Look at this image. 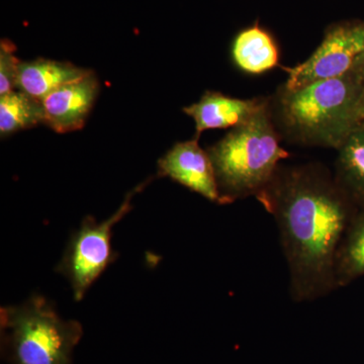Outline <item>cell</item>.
<instances>
[{"label":"cell","mask_w":364,"mask_h":364,"mask_svg":"<svg viewBox=\"0 0 364 364\" xmlns=\"http://www.w3.org/2000/svg\"><path fill=\"white\" fill-rule=\"evenodd\" d=\"M13 42L4 39L0 43V95L18 90L21 60L16 57Z\"/></svg>","instance_id":"obj_15"},{"label":"cell","mask_w":364,"mask_h":364,"mask_svg":"<svg viewBox=\"0 0 364 364\" xmlns=\"http://www.w3.org/2000/svg\"><path fill=\"white\" fill-rule=\"evenodd\" d=\"M355 119L356 124L364 122V86L360 97H359L358 107H356Z\"/></svg>","instance_id":"obj_16"},{"label":"cell","mask_w":364,"mask_h":364,"mask_svg":"<svg viewBox=\"0 0 364 364\" xmlns=\"http://www.w3.org/2000/svg\"><path fill=\"white\" fill-rule=\"evenodd\" d=\"M363 86L353 74L296 90L282 86L270 98L273 123L289 142L337 150L358 124L356 107Z\"/></svg>","instance_id":"obj_2"},{"label":"cell","mask_w":364,"mask_h":364,"mask_svg":"<svg viewBox=\"0 0 364 364\" xmlns=\"http://www.w3.org/2000/svg\"><path fill=\"white\" fill-rule=\"evenodd\" d=\"M364 275V208H358L345 232L335 261L337 289Z\"/></svg>","instance_id":"obj_13"},{"label":"cell","mask_w":364,"mask_h":364,"mask_svg":"<svg viewBox=\"0 0 364 364\" xmlns=\"http://www.w3.org/2000/svg\"><path fill=\"white\" fill-rule=\"evenodd\" d=\"M100 91L95 72L53 91L42 100L44 123L60 134L83 128Z\"/></svg>","instance_id":"obj_8"},{"label":"cell","mask_w":364,"mask_h":364,"mask_svg":"<svg viewBox=\"0 0 364 364\" xmlns=\"http://www.w3.org/2000/svg\"><path fill=\"white\" fill-rule=\"evenodd\" d=\"M363 53L364 21L333 23L310 58L291 68H284L287 79L282 87L296 90L318 81L352 74Z\"/></svg>","instance_id":"obj_6"},{"label":"cell","mask_w":364,"mask_h":364,"mask_svg":"<svg viewBox=\"0 0 364 364\" xmlns=\"http://www.w3.org/2000/svg\"><path fill=\"white\" fill-rule=\"evenodd\" d=\"M158 176L169 177L210 202L224 205L212 160L198 138L176 143L160 158Z\"/></svg>","instance_id":"obj_7"},{"label":"cell","mask_w":364,"mask_h":364,"mask_svg":"<svg viewBox=\"0 0 364 364\" xmlns=\"http://www.w3.org/2000/svg\"><path fill=\"white\" fill-rule=\"evenodd\" d=\"M232 57L236 66L248 74L264 73L279 65L277 41L258 23L244 28L235 37Z\"/></svg>","instance_id":"obj_11"},{"label":"cell","mask_w":364,"mask_h":364,"mask_svg":"<svg viewBox=\"0 0 364 364\" xmlns=\"http://www.w3.org/2000/svg\"><path fill=\"white\" fill-rule=\"evenodd\" d=\"M0 324L11 364H71L83 334L80 323L60 318L51 303L37 294L20 306H2Z\"/></svg>","instance_id":"obj_4"},{"label":"cell","mask_w":364,"mask_h":364,"mask_svg":"<svg viewBox=\"0 0 364 364\" xmlns=\"http://www.w3.org/2000/svg\"><path fill=\"white\" fill-rule=\"evenodd\" d=\"M149 181L139 184L130 191L119 210L109 219L98 223L95 218L87 215L77 231L71 235L55 270L68 279L76 301L83 299L93 282L119 257V254L112 249V229L131 212L132 198L143 191Z\"/></svg>","instance_id":"obj_5"},{"label":"cell","mask_w":364,"mask_h":364,"mask_svg":"<svg viewBox=\"0 0 364 364\" xmlns=\"http://www.w3.org/2000/svg\"><path fill=\"white\" fill-rule=\"evenodd\" d=\"M352 74L355 75L356 77L359 79V80L363 81L364 83V53L363 56L359 58L358 64H356L355 68H354Z\"/></svg>","instance_id":"obj_17"},{"label":"cell","mask_w":364,"mask_h":364,"mask_svg":"<svg viewBox=\"0 0 364 364\" xmlns=\"http://www.w3.org/2000/svg\"><path fill=\"white\" fill-rule=\"evenodd\" d=\"M256 198L279 227L294 301L336 289L337 251L358 208L335 177L320 165L279 166Z\"/></svg>","instance_id":"obj_1"},{"label":"cell","mask_w":364,"mask_h":364,"mask_svg":"<svg viewBox=\"0 0 364 364\" xmlns=\"http://www.w3.org/2000/svg\"><path fill=\"white\" fill-rule=\"evenodd\" d=\"M90 72L69 62L44 58L21 61L18 69V90L42 102L53 91L85 77Z\"/></svg>","instance_id":"obj_10"},{"label":"cell","mask_w":364,"mask_h":364,"mask_svg":"<svg viewBox=\"0 0 364 364\" xmlns=\"http://www.w3.org/2000/svg\"><path fill=\"white\" fill-rule=\"evenodd\" d=\"M269 105L207 150L224 205L256 198L272 182L280 161L289 157L280 146Z\"/></svg>","instance_id":"obj_3"},{"label":"cell","mask_w":364,"mask_h":364,"mask_svg":"<svg viewBox=\"0 0 364 364\" xmlns=\"http://www.w3.org/2000/svg\"><path fill=\"white\" fill-rule=\"evenodd\" d=\"M270 98L240 100L217 91H205L196 104L183 107V112L193 117L196 124L195 138L203 131L236 128L269 105Z\"/></svg>","instance_id":"obj_9"},{"label":"cell","mask_w":364,"mask_h":364,"mask_svg":"<svg viewBox=\"0 0 364 364\" xmlns=\"http://www.w3.org/2000/svg\"><path fill=\"white\" fill-rule=\"evenodd\" d=\"M44 123L42 102L21 90L0 95V134L11 135Z\"/></svg>","instance_id":"obj_14"},{"label":"cell","mask_w":364,"mask_h":364,"mask_svg":"<svg viewBox=\"0 0 364 364\" xmlns=\"http://www.w3.org/2000/svg\"><path fill=\"white\" fill-rule=\"evenodd\" d=\"M335 179L358 208H364V122L352 129L337 149Z\"/></svg>","instance_id":"obj_12"}]
</instances>
